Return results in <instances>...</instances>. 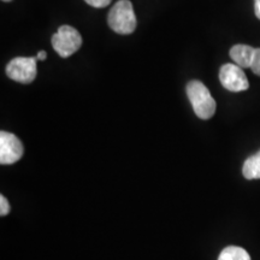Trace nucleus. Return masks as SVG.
<instances>
[{
  "instance_id": "nucleus-1",
  "label": "nucleus",
  "mask_w": 260,
  "mask_h": 260,
  "mask_svg": "<svg viewBox=\"0 0 260 260\" xmlns=\"http://www.w3.org/2000/svg\"><path fill=\"white\" fill-rule=\"evenodd\" d=\"M187 95L193 110L199 118L210 119L216 112V102L210 90L200 81L193 80L187 84Z\"/></svg>"
},
{
  "instance_id": "nucleus-2",
  "label": "nucleus",
  "mask_w": 260,
  "mask_h": 260,
  "mask_svg": "<svg viewBox=\"0 0 260 260\" xmlns=\"http://www.w3.org/2000/svg\"><path fill=\"white\" fill-rule=\"evenodd\" d=\"M109 27L117 34L128 35L136 29V16L133 4L129 0H119L110 10L107 18Z\"/></svg>"
},
{
  "instance_id": "nucleus-3",
  "label": "nucleus",
  "mask_w": 260,
  "mask_h": 260,
  "mask_svg": "<svg viewBox=\"0 0 260 260\" xmlns=\"http://www.w3.org/2000/svg\"><path fill=\"white\" fill-rule=\"evenodd\" d=\"M51 44L61 58H68L73 56L82 46V37L74 27L61 25L52 37Z\"/></svg>"
},
{
  "instance_id": "nucleus-4",
  "label": "nucleus",
  "mask_w": 260,
  "mask_h": 260,
  "mask_svg": "<svg viewBox=\"0 0 260 260\" xmlns=\"http://www.w3.org/2000/svg\"><path fill=\"white\" fill-rule=\"evenodd\" d=\"M37 57H17L6 67V75L16 82L29 84L37 77Z\"/></svg>"
},
{
  "instance_id": "nucleus-5",
  "label": "nucleus",
  "mask_w": 260,
  "mask_h": 260,
  "mask_svg": "<svg viewBox=\"0 0 260 260\" xmlns=\"http://www.w3.org/2000/svg\"><path fill=\"white\" fill-rule=\"evenodd\" d=\"M219 81L224 88L230 92H242L249 87L246 74L236 64H224L219 70Z\"/></svg>"
},
{
  "instance_id": "nucleus-6",
  "label": "nucleus",
  "mask_w": 260,
  "mask_h": 260,
  "mask_svg": "<svg viewBox=\"0 0 260 260\" xmlns=\"http://www.w3.org/2000/svg\"><path fill=\"white\" fill-rule=\"evenodd\" d=\"M23 153V144L17 136L8 132L0 133V164H15Z\"/></svg>"
},
{
  "instance_id": "nucleus-7",
  "label": "nucleus",
  "mask_w": 260,
  "mask_h": 260,
  "mask_svg": "<svg viewBox=\"0 0 260 260\" xmlns=\"http://www.w3.org/2000/svg\"><path fill=\"white\" fill-rule=\"evenodd\" d=\"M254 52L255 48L248 46V45H235L232 47L229 54L236 65H239L242 69H247V68H251Z\"/></svg>"
},
{
  "instance_id": "nucleus-8",
  "label": "nucleus",
  "mask_w": 260,
  "mask_h": 260,
  "mask_svg": "<svg viewBox=\"0 0 260 260\" xmlns=\"http://www.w3.org/2000/svg\"><path fill=\"white\" fill-rule=\"evenodd\" d=\"M242 174L247 180H259L260 178V151L249 157L243 164Z\"/></svg>"
},
{
  "instance_id": "nucleus-9",
  "label": "nucleus",
  "mask_w": 260,
  "mask_h": 260,
  "mask_svg": "<svg viewBox=\"0 0 260 260\" xmlns=\"http://www.w3.org/2000/svg\"><path fill=\"white\" fill-rule=\"evenodd\" d=\"M218 260H251V256L241 247L229 246L223 249Z\"/></svg>"
},
{
  "instance_id": "nucleus-10",
  "label": "nucleus",
  "mask_w": 260,
  "mask_h": 260,
  "mask_svg": "<svg viewBox=\"0 0 260 260\" xmlns=\"http://www.w3.org/2000/svg\"><path fill=\"white\" fill-rule=\"evenodd\" d=\"M251 69L255 75L260 76V48H255L254 57H253Z\"/></svg>"
},
{
  "instance_id": "nucleus-11",
  "label": "nucleus",
  "mask_w": 260,
  "mask_h": 260,
  "mask_svg": "<svg viewBox=\"0 0 260 260\" xmlns=\"http://www.w3.org/2000/svg\"><path fill=\"white\" fill-rule=\"evenodd\" d=\"M84 2H86L88 5L93 6V8L103 9L111 4L112 0H84Z\"/></svg>"
},
{
  "instance_id": "nucleus-12",
  "label": "nucleus",
  "mask_w": 260,
  "mask_h": 260,
  "mask_svg": "<svg viewBox=\"0 0 260 260\" xmlns=\"http://www.w3.org/2000/svg\"><path fill=\"white\" fill-rule=\"evenodd\" d=\"M9 212H10L9 201L4 195H0V214L4 217V216H8Z\"/></svg>"
},
{
  "instance_id": "nucleus-13",
  "label": "nucleus",
  "mask_w": 260,
  "mask_h": 260,
  "mask_svg": "<svg viewBox=\"0 0 260 260\" xmlns=\"http://www.w3.org/2000/svg\"><path fill=\"white\" fill-rule=\"evenodd\" d=\"M254 12L256 17L260 19V0H254Z\"/></svg>"
},
{
  "instance_id": "nucleus-14",
  "label": "nucleus",
  "mask_w": 260,
  "mask_h": 260,
  "mask_svg": "<svg viewBox=\"0 0 260 260\" xmlns=\"http://www.w3.org/2000/svg\"><path fill=\"white\" fill-rule=\"evenodd\" d=\"M37 58H38V60H45L47 58V53L45 51H40L38 53V56H37Z\"/></svg>"
},
{
  "instance_id": "nucleus-15",
  "label": "nucleus",
  "mask_w": 260,
  "mask_h": 260,
  "mask_svg": "<svg viewBox=\"0 0 260 260\" xmlns=\"http://www.w3.org/2000/svg\"><path fill=\"white\" fill-rule=\"evenodd\" d=\"M2 2H5V3H9V2H11V0H2Z\"/></svg>"
}]
</instances>
